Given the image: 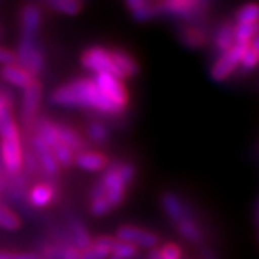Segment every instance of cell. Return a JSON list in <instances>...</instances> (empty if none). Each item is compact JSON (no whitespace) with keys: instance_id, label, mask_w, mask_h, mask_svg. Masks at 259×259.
<instances>
[{"instance_id":"obj_33","label":"cell","mask_w":259,"mask_h":259,"mask_svg":"<svg viewBox=\"0 0 259 259\" xmlns=\"http://www.w3.org/2000/svg\"><path fill=\"white\" fill-rule=\"evenodd\" d=\"M111 204L108 203V200L105 197L100 199H94L91 202V213L94 216H104L111 210Z\"/></svg>"},{"instance_id":"obj_17","label":"cell","mask_w":259,"mask_h":259,"mask_svg":"<svg viewBox=\"0 0 259 259\" xmlns=\"http://www.w3.org/2000/svg\"><path fill=\"white\" fill-rule=\"evenodd\" d=\"M161 204L164 207V210L168 214V218L171 221H175L179 223L180 221H183L185 218H187V210H186L185 204L182 203V200L177 197L176 194L166 193L161 197Z\"/></svg>"},{"instance_id":"obj_7","label":"cell","mask_w":259,"mask_h":259,"mask_svg":"<svg viewBox=\"0 0 259 259\" xmlns=\"http://www.w3.org/2000/svg\"><path fill=\"white\" fill-rule=\"evenodd\" d=\"M115 239L127 242L130 245L136 246L137 249L139 248L153 249V248L157 246L158 243V238L154 233L146 231V229H141V228H137V226H130V225L118 228Z\"/></svg>"},{"instance_id":"obj_11","label":"cell","mask_w":259,"mask_h":259,"mask_svg":"<svg viewBox=\"0 0 259 259\" xmlns=\"http://www.w3.org/2000/svg\"><path fill=\"white\" fill-rule=\"evenodd\" d=\"M115 242V238L102 235L98 236L87 249L81 250L79 259H108L111 255L112 245Z\"/></svg>"},{"instance_id":"obj_5","label":"cell","mask_w":259,"mask_h":259,"mask_svg":"<svg viewBox=\"0 0 259 259\" xmlns=\"http://www.w3.org/2000/svg\"><path fill=\"white\" fill-rule=\"evenodd\" d=\"M248 45H239L235 44L233 47L223 52L221 58L214 62V65L210 69V76L213 81L216 82H222L226 78H229L232 72L236 69V66L241 64V58L243 55V51Z\"/></svg>"},{"instance_id":"obj_28","label":"cell","mask_w":259,"mask_h":259,"mask_svg":"<svg viewBox=\"0 0 259 259\" xmlns=\"http://www.w3.org/2000/svg\"><path fill=\"white\" fill-rule=\"evenodd\" d=\"M139 255V249L127 242L115 239L111 249V256L117 259H133Z\"/></svg>"},{"instance_id":"obj_21","label":"cell","mask_w":259,"mask_h":259,"mask_svg":"<svg viewBox=\"0 0 259 259\" xmlns=\"http://www.w3.org/2000/svg\"><path fill=\"white\" fill-rule=\"evenodd\" d=\"M214 45L216 49L223 54L226 51H229L235 45V37H233V25L232 23H225L221 26V29L216 32L214 36Z\"/></svg>"},{"instance_id":"obj_13","label":"cell","mask_w":259,"mask_h":259,"mask_svg":"<svg viewBox=\"0 0 259 259\" xmlns=\"http://www.w3.org/2000/svg\"><path fill=\"white\" fill-rule=\"evenodd\" d=\"M0 74H2V78H3L6 82L12 83L13 87L22 88V90L28 88L29 85H30V82L33 81L32 75L29 74V72H26L22 66H19V65L16 64L3 66L2 71H0Z\"/></svg>"},{"instance_id":"obj_14","label":"cell","mask_w":259,"mask_h":259,"mask_svg":"<svg viewBox=\"0 0 259 259\" xmlns=\"http://www.w3.org/2000/svg\"><path fill=\"white\" fill-rule=\"evenodd\" d=\"M127 8L131 12L133 18L139 22H146L154 16L160 15L158 12V3L153 2H144V0H130L127 2Z\"/></svg>"},{"instance_id":"obj_43","label":"cell","mask_w":259,"mask_h":259,"mask_svg":"<svg viewBox=\"0 0 259 259\" xmlns=\"http://www.w3.org/2000/svg\"><path fill=\"white\" fill-rule=\"evenodd\" d=\"M108 259H117V258H114V256H111V255H110V258Z\"/></svg>"},{"instance_id":"obj_27","label":"cell","mask_w":259,"mask_h":259,"mask_svg":"<svg viewBox=\"0 0 259 259\" xmlns=\"http://www.w3.org/2000/svg\"><path fill=\"white\" fill-rule=\"evenodd\" d=\"M258 36H255L252 40H250V44L248 47L245 48V51H243V55L241 58V65L245 68V69H252V68H255L256 64H258Z\"/></svg>"},{"instance_id":"obj_42","label":"cell","mask_w":259,"mask_h":259,"mask_svg":"<svg viewBox=\"0 0 259 259\" xmlns=\"http://www.w3.org/2000/svg\"><path fill=\"white\" fill-rule=\"evenodd\" d=\"M133 259H146V258H143V256H139V255H137L136 258H133Z\"/></svg>"},{"instance_id":"obj_32","label":"cell","mask_w":259,"mask_h":259,"mask_svg":"<svg viewBox=\"0 0 259 259\" xmlns=\"http://www.w3.org/2000/svg\"><path fill=\"white\" fill-rule=\"evenodd\" d=\"M88 136L95 143H104L108 137V131L102 125L101 122H93L88 127Z\"/></svg>"},{"instance_id":"obj_29","label":"cell","mask_w":259,"mask_h":259,"mask_svg":"<svg viewBox=\"0 0 259 259\" xmlns=\"http://www.w3.org/2000/svg\"><path fill=\"white\" fill-rule=\"evenodd\" d=\"M51 151H52V154L55 157L58 166L69 167L74 163V151L71 148L66 147L65 144H62L61 141L51 148Z\"/></svg>"},{"instance_id":"obj_18","label":"cell","mask_w":259,"mask_h":259,"mask_svg":"<svg viewBox=\"0 0 259 259\" xmlns=\"http://www.w3.org/2000/svg\"><path fill=\"white\" fill-rule=\"evenodd\" d=\"M258 33V23H236L233 25V37L235 44L249 45L250 40Z\"/></svg>"},{"instance_id":"obj_38","label":"cell","mask_w":259,"mask_h":259,"mask_svg":"<svg viewBox=\"0 0 259 259\" xmlns=\"http://www.w3.org/2000/svg\"><path fill=\"white\" fill-rule=\"evenodd\" d=\"M0 259H40L36 253H12L0 252Z\"/></svg>"},{"instance_id":"obj_37","label":"cell","mask_w":259,"mask_h":259,"mask_svg":"<svg viewBox=\"0 0 259 259\" xmlns=\"http://www.w3.org/2000/svg\"><path fill=\"white\" fill-rule=\"evenodd\" d=\"M81 250L76 249L74 245L72 246H66L64 250H61V253H58L59 259H79Z\"/></svg>"},{"instance_id":"obj_8","label":"cell","mask_w":259,"mask_h":259,"mask_svg":"<svg viewBox=\"0 0 259 259\" xmlns=\"http://www.w3.org/2000/svg\"><path fill=\"white\" fill-rule=\"evenodd\" d=\"M204 5L206 3L197 0H170V2L158 3V12L176 18L193 19L200 13Z\"/></svg>"},{"instance_id":"obj_1","label":"cell","mask_w":259,"mask_h":259,"mask_svg":"<svg viewBox=\"0 0 259 259\" xmlns=\"http://www.w3.org/2000/svg\"><path fill=\"white\" fill-rule=\"evenodd\" d=\"M51 101L61 107L91 108L102 114L121 112L104 94L98 90L93 79H78L56 88L51 95Z\"/></svg>"},{"instance_id":"obj_40","label":"cell","mask_w":259,"mask_h":259,"mask_svg":"<svg viewBox=\"0 0 259 259\" xmlns=\"http://www.w3.org/2000/svg\"><path fill=\"white\" fill-rule=\"evenodd\" d=\"M147 259H161L160 256V250L156 249V248H153V249H150L147 255Z\"/></svg>"},{"instance_id":"obj_9","label":"cell","mask_w":259,"mask_h":259,"mask_svg":"<svg viewBox=\"0 0 259 259\" xmlns=\"http://www.w3.org/2000/svg\"><path fill=\"white\" fill-rule=\"evenodd\" d=\"M2 160L6 170L16 175L22 167V147L19 137H10V139L2 140Z\"/></svg>"},{"instance_id":"obj_3","label":"cell","mask_w":259,"mask_h":259,"mask_svg":"<svg viewBox=\"0 0 259 259\" xmlns=\"http://www.w3.org/2000/svg\"><path fill=\"white\" fill-rule=\"evenodd\" d=\"M81 62H82V65L87 69L93 71L95 75L110 74L112 75V76L121 79L120 74H118L115 65L112 62L110 51H107V49H104V48L94 47L90 48V49H87V51L83 52L82 58H81ZM121 81H122V79H121Z\"/></svg>"},{"instance_id":"obj_34","label":"cell","mask_w":259,"mask_h":259,"mask_svg":"<svg viewBox=\"0 0 259 259\" xmlns=\"http://www.w3.org/2000/svg\"><path fill=\"white\" fill-rule=\"evenodd\" d=\"M160 250V256L161 259H180L182 256V250L175 243H166Z\"/></svg>"},{"instance_id":"obj_4","label":"cell","mask_w":259,"mask_h":259,"mask_svg":"<svg viewBox=\"0 0 259 259\" xmlns=\"http://www.w3.org/2000/svg\"><path fill=\"white\" fill-rule=\"evenodd\" d=\"M93 81L98 87V90L120 111H122L125 108V105L128 102V95H127V90H125V87H124V83H122L121 79L110 74H97L94 76Z\"/></svg>"},{"instance_id":"obj_25","label":"cell","mask_w":259,"mask_h":259,"mask_svg":"<svg viewBox=\"0 0 259 259\" xmlns=\"http://www.w3.org/2000/svg\"><path fill=\"white\" fill-rule=\"evenodd\" d=\"M48 6L66 16H75L82 9V5L76 0H51L48 2Z\"/></svg>"},{"instance_id":"obj_19","label":"cell","mask_w":259,"mask_h":259,"mask_svg":"<svg viewBox=\"0 0 259 259\" xmlns=\"http://www.w3.org/2000/svg\"><path fill=\"white\" fill-rule=\"evenodd\" d=\"M56 131H58V139L62 144H65L68 148H71L72 151H79V153L82 151L83 147H85V143L75 131L62 127V125H56Z\"/></svg>"},{"instance_id":"obj_39","label":"cell","mask_w":259,"mask_h":259,"mask_svg":"<svg viewBox=\"0 0 259 259\" xmlns=\"http://www.w3.org/2000/svg\"><path fill=\"white\" fill-rule=\"evenodd\" d=\"M0 64L3 65V66L16 64V55H15V54H12V52L8 51V49L0 48Z\"/></svg>"},{"instance_id":"obj_31","label":"cell","mask_w":259,"mask_h":259,"mask_svg":"<svg viewBox=\"0 0 259 259\" xmlns=\"http://www.w3.org/2000/svg\"><path fill=\"white\" fill-rule=\"evenodd\" d=\"M20 222L19 218L13 212H10L9 209L0 206V228L6 229V231H16Z\"/></svg>"},{"instance_id":"obj_41","label":"cell","mask_w":259,"mask_h":259,"mask_svg":"<svg viewBox=\"0 0 259 259\" xmlns=\"http://www.w3.org/2000/svg\"><path fill=\"white\" fill-rule=\"evenodd\" d=\"M5 104H8V102H6V100H5V97L0 94V105H5Z\"/></svg>"},{"instance_id":"obj_6","label":"cell","mask_w":259,"mask_h":259,"mask_svg":"<svg viewBox=\"0 0 259 259\" xmlns=\"http://www.w3.org/2000/svg\"><path fill=\"white\" fill-rule=\"evenodd\" d=\"M101 185L105 192V199L111 204V207L122 202L127 185L124 183V180L121 179L120 173H118V164L114 163L107 168V171L102 176Z\"/></svg>"},{"instance_id":"obj_24","label":"cell","mask_w":259,"mask_h":259,"mask_svg":"<svg viewBox=\"0 0 259 259\" xmlns=\"http://www.w3.org/2000/svg\"><path fill=\"white\" fill-rule=\"evenodd\" d=\"M71 232H72V236H74V246L76 249L83 250L91 245V238H90V235H88V232H87L81 221L74 219L71 222Z\"/></svg>"},{"instance_id":"obj_36","label":"cell","mask_w":259,"mask_h":259,"mask_svg":"<svg viewBox=\"0 0 259 259\" xmlns=\"http://www.w3.org/2000/svg\"><path fill=\"white\" fill-rule=\"evenodd\" d=\"M118 173H120L121 179L124 180V183L128 185L134 177V167L130 164H118Z\"/></svg>"},{"instance_id":"obj_12","label":"cell","mask_w":259,"mask_h":259,"mask_svg":"<svg viewBox=\"0 0 259 259\" xmlns=\"http://www.w3.org/2000/svg\"><path fill=\"white\" fill-rule=\"evenodd\" d=\"M110 54H111L112 62L115 65L121 79L133 78V76H136V75L139 74V65L127 52L120 51V49H115V51H110Z\"/></svg>"},{"instance_id":"obj_20","label":"cell","mask_w":259,"mask_h":259,"mask_svg":"<svg viewBox=\"0 0 259 259\" xmlns=\"http://www.w3.org/2000/svg\"><path fill=\"white\" fill-rule=\"evenodd\" d=\"M44 64H45L44 52H42V49L39 47H35L32 49V52L28 55L26 61L22 65H19V66H22V68H23L26 72H29V74L32 75V78H33V76H36V75H39L42 72Z\"/></svg>"},{"instance_id":"obj_30","label":"cell","mask_w":259,"mask_h":259,"mask_svg":"<svg viewBox=\"0 0 259 259\" xmlns=\"http://www.w3.org/2000/svg\"><path fill=\"white\" fill-rule=\"evenodd\" d=\"M258 5H255V3H248V5L242 6L241 9L238 10L236 20H238V23H258Z\"/></svg>"},{"instance_id":"obj_23","label":"cell","mask_w":259,"mask_h":259,"mask_svg":"<svg viewBox=\"0 0 259 259\" xmlns=\"http://www.w3.org/2000/svg\"><path fill=\"white\" fill-rule=\"evenodd\" d=\"M54 199V190L48 185H37L30 192V203L35 207H45Z\"/></svg>"},{"instance_id":"obj_26","label":"cell","mask_w":259,"mask_h":259,"mask_svg":"<svg viewBox=\"0 0 259 259\" xmlns=\"http://www.w3.org/2000/svg\"><path fill=\"white\" fill-rule=\"evenodd\" d=\"M176 225L179 232L182 233V236H185L187 241L199 242L202 239V233H200L197 225L194 223V221L190 216L185 218L183 221H180V222L176 223Z\"/></svg>"},{"instance_id":"obj_15","label":"cell","mask_w":259,"mask_h":259,"mask_svg":"<svg viewBox=\"0 0 259 259\" xmlns=\"http://www.w3.org/2000/svg\"><path fill=\"white\" fill-rule=\"evenodd\" d=\"M76 166L87 171H100L105 168L108 161L100 153H93V151H81L74 157Z\"/></svg>"},{"instance_id":"obj_35","label":"cell","mask_w":259,"mask_h":259,"mask_svg":"<svg viewBox=\"0 0 259 259\" xmlns=\"http://www.w3.org/2000/svg\"><path fill=\"white\" fill-rule=\"evenodd\" d=\"M185 42L190 47H197V45L203 44V35H200L197 30L190 29L185 33Z\"/></svg>"},{"instance_id":"obj_10","label":"cell","mask_w":259,"mask_h":259,"mask_svg":"<svg viewBox=\"0 0 259 259\" xmlns=\"http://www.w3.org/2000/svg\"><path fill=\"white\" fill-rule=\"evenodd\" d=\"M40 94H42V87L36 79H33L28 88H25L23 100H22V118L26 125H29L36 115Z\"/></svg>"},{"instance_id":"obj_16","label":"cell","mask_w":259,"mask_h":259,"mask_svg":"<svg viewBox=\"0 0 259 259\" xmlns=\"http://www.w3.org/2000/svg\"><path fill=\"white\" fill-rule=\"evenodd\" d=\"M32 147L36 151L37 157L40 160V164L44 167V170L47 171L48 175H55L56 171H58V168H59V166L56 163V160L54 157V154H52V151H51V148L48 147L47 144L39 139L37 136L32 140Z\"/></svg>"},{"instance_id":"obj_2","label":"cell","mask_w":259,"mask_h":259,"mask_svg":"<svg viewBox=\"0 0 259 259\" xmlns=\"http://www.w3.org/2000/svg\"><path fill=\"white\" fill-rule=\"evenodd\" d=\"M42 15L36 5H28L22 10V39L18 48L16 61L22 65L32 49L36 47V33L40 26Z\"/></svg>"},{"instance_id":"obj_22","label":"cell","mask_w":259,"mask_h":259,"mask_svg":"<svg viewBox=\"0 0 259 259\" xmlns=\"http://www.w3.org/2000/svg\"><path fill=\"white\" fill-rule=\"evenodd\" d=\"M37 137L42 140L49 148H52L55 144L59 143L56 125L48 120H40L37 122Z\"/></svg>"}]
</instances>
